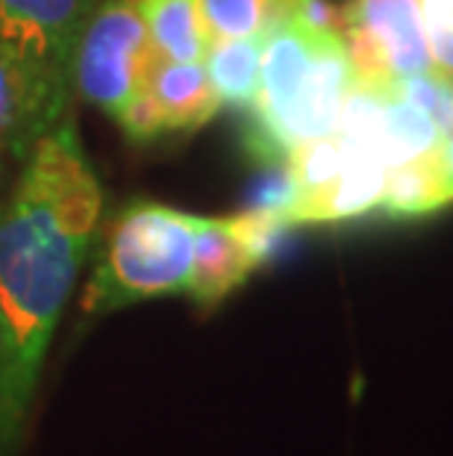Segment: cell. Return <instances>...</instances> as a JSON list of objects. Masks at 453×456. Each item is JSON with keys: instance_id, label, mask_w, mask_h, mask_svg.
<instances>
[{"instance_id": "obj_1", "label": "cell", "mask_w": 453, "mask_h": 456, "mask_svg": "<svg viewBox=\"0 0 453 456\" xmlns=\"http://www.w3.org/2000/svg\"><path fill=\"white\" fill-rule=\"evenodd\" d=\"M103 216V189L69 110L0 203V456L24 436L47 347Z\"/></svg>"}, {"instance_id": "obj_2", "label": "cell", "mask_w": 453, "mask_h": 456, "mask_svg": "<svg viewBox=\"0 0 453 456\" xmlns=\"http://www.w3.org/2000/svg\"><path fill=\"white\" fill-rule=\"evenodd\" d=\"M353 83L339 30H324L297 15L279 24L265 36L259 92L247 110L254 157L286 162L297 144L333 133Z\"/></svg>"}, {"instance_id": "obj_3", "label": "cell", "mask_w": 453, "mask_h": 456, "mask_svg": "<svg viewBox=\"0 0 453 456\" xmlns=\"http://www.w3.org/2000/svg\"><path fill=\"white\" fill-rule=\"evenodd\" d=\"M198 216L153 200H133L106 224L83 313L103 315L162 295H189Z\"/></svg>"}, {"instance_id": "obj_4", "label": "cell", "mask_w": 453, "mask_h": 456, "mask_svg": "<svg viewBox=\"0 0 453 456\" xmlns=\"http://www.w3.org/2000/svg\"><path fill=\"white\" fill-rule=\"evenodd\" d=\"M103 0H0V53L30 89L44 133L71 110L74 56Z\"/></svg>"}, {"instance_id": "obj_5", "label": "cell", "mask_w": 453, "mask_h": 456, "mask_svg": "<svg viewBox=\"0 0 453 456\" xmlns=\"http://www.w3.org/2000/svg\"><path fill=\"white\" fill-rule=\"evenodd\" d=\"M153 51L139 0H103L74 56V92L115 121L148 89Z\"/></svg>"}, {"instance_id": "obj_6", "label": "cell", "mask_w": 453, "mask_h": 456, "mask_svg": "<svg viewBox=\"0 0 453 456\" xmlns=\"http://www.w3.org/2000/svg\"><path fill=\"white\" fill-rule=\"evenodd\" d=\"M339 33L353 80L365 89L394 94L433 74L418 0H348Z\"/></svg>"}, {"instance_id": "obj_7", "label": "cell", "mask_w": 453, "mask_h": 456, "mask_svg": "<svg viewBox=\"0 0 453 456\" xmlns=\"http://www.w3.org/2000/svg\"><path fill=\"white\" fill-rule=\"evenodd\" d=\"M283 230L286 221L265 207L221 218L198 216L189 297L198 306L215 309L247 283Z\"/></svg>"}, {"instance_id": "obj_8", "label": "cell", "mask_w": 453, "mask_h": 456, "mask_svg": "<svg viewBox=\"0 0 453 456\" xmlns=\"http://www.w3.org/2000/svg\"><path fill=\"white\" fill-rule=\"evenodd\" d=\"M348 162L336 177L318 189L315 195L297 198L283 209L286 227L295 224H330V221L360 218L365 212L380 209L383 186H385V165L383 157L371 151L348 148Z\"/></svg>"}, {"instance_id": "obj_9", "label": "cell", "mask_w": 453, "mask_h": 456, "mask_svg": "<svg viewBox=\"0 0 453 456\" xmlns=\"http://www.w3.org/2000/svg\"><path fill=\"white\" fill-rule=\"evenodd\" d=\"M148 92L162 115L166 133L198 130L221 110L204 62H174L159 56L150 68Z\"/></svg>"}, {"instance_id": "obj_10", "label": "cell", "mask_w": 453, "mask_h": 456, "mask_svg": "<svg viewBox=\"0 0 453 456\" xmlns=\"http://www.w3.org/2000/svg\"><path fill=\"white\" fill-rule=\"evenodd\" d=\"M453 203V189L448 174L441 168L439 148L424 157L398 162L385 171V186L380 209L392 218H416L430 216Z\"/></svg>"}, {"instance_id": "obj_11", "label": "cell", "mask_w": 453, "mask_h": 456, "mask_svg": "<svg viewBox=\"0 0 453 456\" xmlns=\"http://www.w3.org/2000/svg\"><path fill=\"white\" fill-rule=\"evenodd\" d=\"M150 45L162 60L204 62L209 36L200 0H139Z\"/></svg>"}, {"instance_id": "obj_12", "label": "cell", "mask_w": 453, "mask_h": 456, "mask_svg": "<svg viewBox=\"0 0 453 456\" xmlns=\"http://www.w3.org/2000/svg\"><path fill=\"white\" fill-rule=\"evenodd\" d=\"M265 38H218L209 42L204 53L206 77L215 89L221 106L250 110L259 92Z\"/></svg>"}, {"instance_id": "obj_13", "label": "cell", "mask_w": 453, "mask_h": 456, "mask_svg": "<svg viewBox=\"0 0 453 456\" xmlns=\"http://www.w3.org/2000/svg\"><path fill=\"white\" fill-rule=\"evenodd\" d=\"M303 0H200L209 42L218 38H265L301 12Z\"/></svg>"}, {"instance_id": "obj_14", "label": "cell", "mask_w": 453, "mask_h": 456, "mask_svg": "<svg viewBox=\"0 0 453 456\" xmlns=\"http://www.w3.org/2000/svg\"><path fill=\"white\" fill-rule=\"evenodd\" d=\"M441 142V127L409 94H383V157L385 165L433 153Z\"/></svg>"}, {"instance_id": "obj_15", "label": "cell", "mask_w": 453, "mask_h": 456, "mask_svg": "<svg viewBox=\"0 0 453 456\" xmlns=\"http://www.w3.org/2000/svg\"><path fill=\"white\" fill-rule=\"evenodd\" d=\"M38 135H44V130L38 127L30 89L15 65L0 53V165L24 162Z\"/></svg>"}, {"instance_id": "obj_16", "label": "cell", "mask_w": 453, "mask_h": 456, "mask_svg": "<svg viewBox=\"0 0 453 456\" xmlns=\"http://www.w3.org/2000/svg\"><path fill=\"white\" fill-rule=\"evenodd\" d=\"M433 74L453 80V0H418Z\"/></svg>"}, {"instance_id": "obj_17", "label": "cell", "mask_w": 453, "mask_h": 456, "mask_svg": "<svg viewBox=\"0 0 453 456\" xmlns=\"http://www.w3.org/2000/svg\"><path fill=\"white\" fill-rule=\"evenodd\" d=\"M115 124L124 130L130 142H153L157 135L166 133V124H162V115L157 110V103H153L150 92L144 89L139 98H133L127 103V110H124Z\"/></svg>"}, {"instance_id": "obj_18", "label": "cell", "mask_w": 453, "mask_h": 456, "mask_svg": "<svg viewBox=\"0 0 453 456\" xmlns=\"http://www.w3.org/2000/svg\"><path fill=\"white\" fill-rule=\"evenodd\" d=\"M439 159H441V168L448 174V183L453 189V127L441 133V142H439Z\"/></svg>"}, {"instance_id": "obj_19", "label": "cell", "mask_w": 453, "mask_h": 456, "mask_svg": "<svg viewBox=\"0 0 453 456\" xmlns=\"http://www.w3.org/2000/svg\"><path fill=\"white\" fill-rule=\"evenodd\" d=\"M0 203H4V165H0Z\"/></svg>"}]
</instances>
